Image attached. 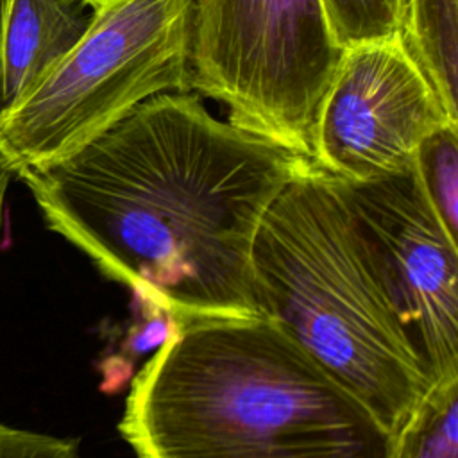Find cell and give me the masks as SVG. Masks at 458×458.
<instances>
[{"label":"cell","instance_id":"cell-1","mask_svg":"<svg viewBox=\"0 0 458 458\" xmlns=\"http://www.w3.org/2000/svg\"><path fill=\"white\" fill-rule=\"evenodd\" d=\"M311 161L215 118L193 91L156 95L89 143L16 177L48 229L179 324L258 317L252 247Z\"/></svg>","mask_w":458,"mask_h":458},{"label":"cell","instance_id":"cell-2","mask_svg":"<svg viewBox=\"0 0 458 458\" xmlns=\"http://www.w3.org/2000/svg\"><path fill=\"white\" fill-rule=\"evenodd\" d=\"M138 458H392L394 433L261 317L195 318L131 381Z\"/></svg>","mask_w":458,"mask_h":458},{"label":"cell","instance_id":"cell-3","mask_svg":"<svg viewBox=\"0 0 458 458\" xmlns=\"http://www.w3.org/2000/svg\"><path fill=\"white\" fill-rule=\"evenodd\" d=\"M258 317L274 322L394 435L429 388L356 249L331 175L310 163L265 213L252 247Z\"/></svg>","mask_w":458,"mask_h":458},{"label":"cell","instance_id":"cell-4","mask_svg":"<svg viewBox=\"0 0 458 458\" xmlns=\"http://www.w3.org/2000/svg\"><path fill=\"white\" fill-rule=\"evenodd\" d=\"M193 91L190 0H113L73 50L0 113V148L18 175L61 161L145 100Z\"/></svg>","mask_w":458,"mask_h":458},{"label":"cell","instance_id":"cell-5","mask_svg":"<svg viewBox=\"0 0 458 458\" xmlns=\"http://www.w3.org/2000/svg\"><path fill=\"white\" fill-rule=\"evenodd\" d=\"M342 52L324 0H190L191 89L225 106L231 123L308 159Z\"/></svg>","mask_w":458,"mask_h":458},{"label":"cell","instance_id":"cell-6","mask_svg":"<svg viewBox=\"0 0 458 458\" xmlns=\"http://www.w3.org/2000/svg\"><path fill=\"white\" fill-rule=\"evenodd\" d=\"M331 179L354 249L426 385L458 379V243L415 163L365 181Z\"/></svg>","mask_w":458,"mask_h":458},{"label":"cell","instance_id":"cell-7","mask_svg":"<svg viewBox=\"0 0 458 458\" xmlns=\"http://www.w3.org/2000/svg\"><path fill=\"white\" fill-rule=\"evenodd\" d=\"M458 122L410 55L401 32L344 48L320 98L310 161L340 179L365 181L413 163L419 143Z\"/></svg>","mask_w":458,"mask_h":458},{"label":"cell","instance_id":"cell-8","mask_svg":"<svg viewBox=\"0 0 458 458\" xmlns=\"http://www.w3.org/2000/svg\"><path fill=\"white\" fill-rule=\"evenodd\" d=\"M93 16L88 0H0V113L73 50Z\"/></svg>","mask_w":458,"mask_h":458},{"label":"cell","instance_id":"cell-9","mask_svg":"<svg viewBox=\"0 0 458 458\" xmlns=\"http://www.w3.org/2000/svg\"><path fill=\"white\" fill-rule=\"evenodd\" d=\"M401 38L447 111L458 118V0H403Z\"/></svg>","mask_w":458,"mask_h":458},{"label":"cell","instance_id":"cell-10","mask_svg":"<svg viewBox=\"0 0 458 458\" xmlns=\"http://www.w3.org/2000/svg\"><path fill=\"white\" fill-rule=\"evenodd\" d=\"M392 458H458V379L426 390L394 435Z\"/></svg>","mask_w":458,"mask_h":458},{"label":"cell","instance_id":"cell-11","mask_svg":"<svg viewBox=\"0 0 458 458\" xmlns=\"http://www.w3.org/2000/svg\"><path fill=\"white\" fill-rule=\"evenodd\" d=\"M415 170L420 184L442 220L458 236V122H449L429 132L415 150Z\"/></svg>","mask_w":458,"mask_h":458},{"label":"cell","instance_id":"cell-12","mask_svg":"<svg viewBox=\"0 0 458 458\" xmlns=\"http://www.w3.org/2000/svg\"><path fill=\"white\" fill-rule=\"evenodd\" d=\"M131 306L134 311L132 320L120 335L114 351L100 363L104 390L120 388L131 377L136 361L148 352H156L179 329V320L170 311L138 295H132Z\"/></svg>","mask_w":458,"mask_h":458},{"label":"cell","instance_id":"cell-13","mask_svg":"<svg viewBox=\"0 0 458 458\" xmlns=\"http://www.w3.org/2000/svg\"><path fill=\"white\" fill-rule=\"evenodd\" d=\"M324 5L344 48L401 32L403 0H324Z\"/></svg>","mask_w":458,"mask_h":458},{"label":"cell","instance_id":"cell-14","mask_svg":"<svg viewBox=\"0 0 458 458\" xmlns=\"http://www.w3.org/2000/svg\"><path fill=\"white\" fill-rule=\"evenodd\" d=\"M0 458H82L77 438L54 437L0 420Z\"/></svg>","mask_w":458,"mask_h":458},{"label":"cell","instance_id":"cell-15","mask_svg":"<svg viewBox=\"0 0 458 458\" xmlns=\"http://www.w3.org/2000/svg\"><path fill=\"white\" fill-rule=\"evenodd\" d=\"M14 170L9 165L5 154L0 148V229L4 224V213H5V200H7V191L11 186V181L14 179Z\"/></svg>","mask_w":458,"mask_h":458},{"label":"cell","instance_id":"cell-16","mask_svg":"<svg viewBox=\"0 0 458 458\" xmlns=\"http://www.w3.org/2000/svg\"><path fill=\"white\" fill-rule=\"evenodd\" d=\"M95 9L97 7H100V5H104V4H107V2H113V0H88Z\"/></svg>","mask_w":458,"mask_h":458}]
</instances>
